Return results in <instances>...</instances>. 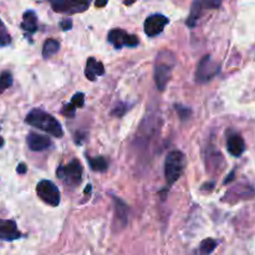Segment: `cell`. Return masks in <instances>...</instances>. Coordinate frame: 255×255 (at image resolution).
Returning a JSON list of instances; mask_svg holds the SVG:
<instances>
[{"instance_id": "obj_1", "label": "cell", "mask_w": 255, "mask_h": 255, "mask_svg": "<svg viewBox=\"0 0 255 255\" xmlns=\"http://www.w3.org/2000/svg\"><path fill=\"white\" fill-rule=\"evenodd\" d=\"M25 122L27 125H30V126L36 127V128L56 137V138H60V137L64 136V131H62V127L60 125V122L54 116H51L47 112L42 111V110H31L26 115Z\"/></svg>"}, {"instance_id": "obj_2", "label": "cell", "mask_w": 255, "mask_h": 255, "mask_svg": "<svg viewBox=\"0 0 255 255\" xmlns=\"http://www.w3.org/2000/svg\"><path fill=\"white\" fill-rule=\"evenodd\" d=\"M174 65H176V60L172 52L162 51L157 55L153 69V79L159 91H163L166 89L167 84L172 77Z\"/></svg>"}, {"instance_id": "obj_3", "label": "cell", "mask_w": 255, "mask_h": 255, "mask_svg": "<svg viewBox=\"0 0 255 255\" xmlns=\"http://www.w3.org/2000/svg\"><path fill=\"white\" fill-rule=\"evenodd\" d=\"M186 167V156L181 151L169 152L164 162V176L168 186L176 183L181 178Z\"/></svg>"}, {"instance_id": "obj_4", "label": "cell", "mask_w": 255, "mask_h": 255, "mask_svg": "<svg viewBox=\"0 0 255 255\" xmlns=\"http://www.w3.org/2000/svg\"><path fill=\"white\" fill-rule=\"evenodd\" d=\"M57 177L69 187H76L81 183L82 166L77 159H72L66 166H60L56 171Z\"/></svg>"}, {"instance_id": "obj_5", "label": "cell", "mask_w": 255, "mask_h": 255, "mask_svg": "<svg viewBox=\"0 0 255 255\" xmlns=\"http://www.w3.org/2000/svg\"><path fill=\"white\" fill-rule=\"evenodd\" d=\"M52 10L61 14H79L89 9L91 0H49Z\"/></svg>"}, {"instance_id": "obj_6", "label": "cell", "mask_w": 255, "mask_h": 255, "mask_svg": "<svg viewBox=\"0 0 255 255\" xmlns=\"http://www.w3.org/2000/svg\"><path fill=\"white\" fill-rule=\"evenodd\" d=\"M36 193L42 202L51 207H57L61 201L59 188L51 181H47V179H42L37 183Z\"/></svg>"}, {"instance_id": "obj_7", "label": "cell", "mask_w": 255, "mask_h": 255, "mask_svg": "<svg viewBox=\"0 0 255 255\" xmlns=\"http://www.w3.org/2000/svg\"><path fill=\"white\" fill-rule=\"evenodd\" d=\"M218 72L219 65L216 61H213V59L209 55H206L204 57H202L198 66H197L196 81L199 84H207L213 77H216Z\"/></svg>"}, {"instance_id": "obj_8", "label": "cell", "mask_w": 255, "mask_h": 255, "mask_svg": "<svg viewBox=\"0 0 255 255\" xmlns=\"http://www.w3.org/2000/svg\"><path fill=\"white\" fill-rule=\"evenodd\" d=\"M222 0H193L191 7V12L187 19V25L189 27L196 26L197 21L203 14L204 9H217L221 6Z\"/></svg>"}, {"instance_id": "obj_9", "label": "cell", "mask_w": 255, "mask_h": 255, "mask_svg": "<svg viewBox=\"0 0 255 255\" xmlns=\"http://www.w3.org/2000/svg\"><path fill=\"white\" fill-rule=\"evenodd\" d=\"M110 44L114 45L116 49H122L124 46L134 47L138 45L139 40L136 35H128L122 29H114L107 35Z\"/></svg>"}, {"instance_id": "obj_10", "label": "cell", "mask_w": 255, "mask_h": 255, "mask_svg": "<svg viewBox=\"0 0 255 255\" xmlns=\"http://www.w3.org/2000/svg\"><path fill=\"white\" fill-rule=\"evenodd\" d=\"M169 22L168 17H166L162 14H153L144 20V32L147 36L153 37L157 36L163 31L164 26Z\"/></svg>"}, {"instance_id": "obj_11", "label": "cell", "mask_w": 255, "mask_h": 255, "mask_svg": "<svg viewBox=\"0 0 255 255\" xmlns=\"http://www.w3.org/2000/svg\"><path fill=\"white\" fill-rule=\"evenodd\" d=\"M22 234L17 229L16 223L10 219H0V241L12 242L20 239Z\"/></svg>"}, {"instance_id": "obj_12", "label": "cell", "mask_w": 255, "mask_h": 255, "mask_svg": "<svg viewBox=\"0 0 255 255\" xmlns=\"http://www.w3.org/2000/svg\"><path fill=\"white\" fill-rule=\"evenodd\" d=\"M26 143L29 148L34 152H40L47 149L51 146V139L47 136H42V134L35 133V132H30L26 137Z\"/></svg>"}, {"instance_id": "obj_13", "label": "cell", "mask_w": 255, "mask_h": 255, "mask_svg": "<svg viewBox=\"0 0 255 255\" xmlns=\"http://www.w3.org/2000/svg\"><path fill=\"white\" fill-rule=\"evenodd\" d=\"M227 148L233 157H241L246 151V142H244L243 137L238 133L231 134L227 141Z\"/></svg>"}, {"instance_id": "obj_14", "label": "cell", "mask_w": 255, "mask_h": 255, "mask_svg": "<svg viewBox=\"0 0 255 255\" xmlns=\"http://www.w3.org/2000/svg\"><path fill=\"white\" fill-rule=\"evenodd\" d=\"M105 74V67L101 61H97L95 57H89L85 67V76L90 81H95L97 76H102Z\"/></svg>"}, {"instance_id": "obj_15", "label": "cell", "mask_w": 255, "mask_h": 255, "mask_svg": "<svg viewBox=\"0 0 255 255\" xmlns=\"http://www.w3.org/2000/svg\"><path fill=\"white\" fill-rule=\"evenodd\" d=\"M112 199H114L115 204V217H116V221L119 222L120 227L124 228L127 224V222H128V206L124 201L117 198V197H114Z\"/></svg>"}, {"instance_id": "obj_16", "label": "cell", "mask_w": 255, "mask_h": 255, "mask_svg": "<svg viewBox=\"0 0 255 255\" xmlns=\"http://www.w3.org/2000/svg\"><path fill=\"white\" fill-rule=\"evenodd\" d=\"M21 29L29 34H32L37 30V16L32 10H27L22 15Z\"/></svg>"}, {"instance_id": "obj_17", "label": "cell", "mask_w": 255, "mask_h": 255, "mask_svg": "<svg viewBox=\"0 0 255 255\" xmlns=\"http://www.w3.org/2000/svg\"><path fill=\"white\" fill-rule=\"evenodd\" d=\"M60 49V42L55 39H47L42 46V56L44 59H50L54 56Z\"/></svg>"}, {"instance_id": "obj_18", "label": "cell", "mask_w": 255, "mask_h": 255, "mask_svg": "<svg viewBox=\"0 0 255 255\" xmlns=\"http://www.w3.org/2000/svg\"><path fill=\"white\" fill-rule=\"evenodd\" d=\"M87 161H89L90 167H91L92 171L95 172H106L109 168V163H107L106 159L104 157H87Z\"/></svg>"}, {"instance_id": "obj_19", "label": "cell", "mask_w": 255, "mask_h": 255, "mask_svg": "<svg viewBox=\"0 0 255 255\" xmlns=\"http://www.w3.org/2000/svg\"><path fill=\"white\" fill-rule=\"evenodd\" d=\"M217 246H218V243H217L214 239L212 238L204 239V241L201 243L199 253H201V255H211L212 252L217 248Z\"/></svg>"}, {"instance_id": "obj_20", "label": "cell", "mask_w": 255, "mask_h": 255, "mask_svg": "<svg viewBox=\"0 0 255 255\" xmlns=\"http://www.w3.org/2000/svg\"><path fill=\"white\" fill-rule=\"evenodd\" d=\"M12 85V76L9 71H4L0 75V95L7 90L9 87H11Z\"/></svg>"}, {"instance_id": "obj_21", "label": "cell", "mask_w": 255, "mask_h": 255, "mask_svg": "<svg viewBox=\"0 0 255 255\" xmlns=\"http://www.w3.org/2000/svg\"><path fill=\"white\" fill-rule=\"evenodd\" d=\"M10 42H11V37H10V34L7 32L6 27H5L4 22L0 19V46H7Z\"/></svg>"}, {"instance_id": "obj_22", "label": "cell", "mask_w": 255, "mask_h": 255, "mask_svg": "<svg viewBox=\"0 0 255 255\" xmlns=\"http://www.w3.org/2000/svg\"><path fill=\"white\" fill-rule=\"evenodd\" d=\"M71 104L74 105L76 109H81L85 105V95L82 92H79V94H75L74 97L71 99Z\"/></svg>"}, {"instance_id": "obj_23", "label": "cell", "mask_w": 255, "mask_h": 255, "mask_svg": "<svg viewBox=\"0 0 255 255\" xmlns=\"http://www.w3.org/2000/svg\"><path fill=\"white\" fill-rule=\"evenodd\" d=\"M127 110H128V105L119 104L116 107H115L114 111L111 112V115H114V116L116 117H122L125 114H126Z\"/></svg>"}, {"instance_id": "obj_24", "label": "cell", "mask_w": 255, "mask_h": 255, "mask_svg": "<svg viewBox=\"0 0 255 255\" xmlns=\"http://www.w3.org/2000/svg\"><path fill=\"white\" fill-rule=\"evenodd\" d=\"M176 111L178 112L179 117H181L182 120H187L189 116H191V110L188 109V107H184V106H181V105H176Z\"/></svg>"}, {"instance_id": "obj_25", "label": "cell", "mask_w": 255, "mask_h": 255, "mask_svg": "<svg viewBox=\"0 0 255 255\" xmlns=\"http://www.w3.org/2000/svg\"><path fill=\"white\" fill-rule=\"evenodd\" d=\"M75 112H76V107H75L74 105L70 102V104L65 105L64 109H62V111H61V114L64 115V116L71 117V119H72V117L75 116Z\"/></svg>"}, {"instance_id": "obj_26", "label": "cell", "mask_w": 255, "mask_h": 255, "mask_svg": "<svg viewBox=\"0 0 255 255\" xmlns=\"http://www.w3.org/2000/svg\"><path fill=\"white\" fill-rule=\"evenodd\" d=\"M60 26H61L62 31H67L72 27V20L71 19H65L60 22Z\"/></svg>"}, {"instance_id": "obj_27", "label": "cell", "mask_w": 255, "mask_h": 255, "mask_svg": "<svg viewBox=\"0 0 255 255\" xmlns=\"http://www.w3.org/2000/svg\"><path fill=\"white\" fill-rule=\"evenodd\" d=\"M16 172L19 174H25L27 172V167H26V164L25 163H20L19 166H17V168H16Z\"/></svg>"}, {"instance_id": "obj_28", "label": "cell", "mask_w": 255, "mask_h": 255, "mask_svg": "<svg viewBox=\"0 0 255 255\" xmlns=\"http://www.w3.org/2000/svg\"><path fill=\"white\" fill-rule=\"evenodd\" d=\"M107 2H109V0H96V1H95V6L104 7V6H106Z\"/></svg>"}, {"instance_id": "obj_29", "label": "cell", "mask_w": 255, "mask_h": 255, "mask_svg": "<svg viewBox=\"0 0 255 255\" xmlns=\"http://www.w3.org/2000/svg\"><path fill=\"white\" fill-rule=\"evenodd\" d=\"M234 174H236V172H234V171H232L231 173H229V176L227 177V179H226V181H224V184H227V183H231V182L233 181V179H234Z\"/></svg>"}, {"instance_id": "obj_30", "label": "cell", "mask_w": 255, "mask_h": 255, "mask_svg": "<svg viewBox=\"0 0 255 255\" xmlns=\"http://www.w3.org/2000/svg\"><path fill=\"white\" fill-rule=\"evenodd\" d=\"M133 2H136V0H124V4L127 5V6H129V5H132Z\"/></svg>"}, {"instance_id": "obj_31", "label": "cell", "mask_w": 255, "mask_h": 255, "mask_svg": "<svg viewBox=\"0 0 255 255\" xmlns=\"http://www.w3.org/2000/svg\"><path fill=\"white\" fill-rule=\"evenodd\" d=\"M4 143H5L4 138H2V137H0V148H1V147L4 146Z\"/></svg>"}, {"instance_id": "obj_32", "label": "cell", "mask_w": 255, "mask_h": 255, "mask_svg": "<svg viewBox=\"0 0 255 255\" xmlns=\"http://www.w3.org/2000/svg\"><path fill=\"white\" fill-rule=\"evenodd\" d=\"M90 191H91V186L89 184V186H87V188L85 189V193H87V192H90Z\"/></svg>"}]
</instances>
